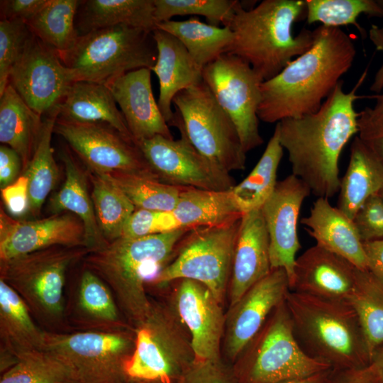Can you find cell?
<instances>
[{
    "instance_id": "6da1fadb",
    "label": "cell",
    "mask_w": 383,
    "mask_h": 383,
    "mask_svg": "<svg viewBox=\"0 0 383 383\" xmlns=\"http://www.w3.org/2000/svg\"><path fill=\"white\" fill-rule=\"evenodd\" d=\"M362 73L349 92L341 80L315 113L277 123L279 141L287 152L292 174L317 198H332L339 191V159L343 149L358 133L355 101L367 76Z\"/></svg>"
},
{
    "instance_id": "7a4b0ae2",
    "label": "cell",
    "mask_w": 383,
    "mask_h": 383,
    "mask_svg": "<svg viewBox=\"0 0 383 383\" xmlns=\"http://www.w3.org/2000/svg\"><path fill=\"white\" fill-rule=\"evenodd\" d=\"M312 46L261 84L259 120L269 123L318 111L352 67L356 49L340 28L320 26Z\"/></svg>"
},
{
    "instance_id": "3957f363",
    "label": "cell",
    "mask_w": 383,
    "mask_h": 383,
    "mask_svg": "<svg viewBox=\"0 0 383 383\" xmlns=\"http://www.w3.org/2000/svg\"><path fill=\"white\" fill-rule=\"evenodd\" d=\"M192 230L180 228L141 238L122 236L84 257V267L108 285L121 313L134 328L147 319L152 307L146 284L172 260Z\"/></svg>"
},
{
    "instance_id": "277c9868",
    "label": "cell",
    "mask_w": 383,
    "mask_h": 383,
    "mask_svg": "<svg viewBox=\"0 0 383 383\" xmlns=\"http://www.w3.org/2000/svg\"><path fill=\"white\" fill-rule=\"evenodd\" d=\"M304 18V0H264L249 9L240 1L226 26L233 33L228 52L248 62L263 81L268 80L312 46L314 30L292 33L294 24Z\"/></svg>"
},
{
    "instance_id": "5b68a950",
    "label": "cell",
    "mask_w": 383,
    "mask_h": 383,
    "mask_svg": "<svg viewBox=\"0 0 383 383\" xmlns=\"http://www.w3.org/2000/svg\"><path fill=\"white\" fill-rule=\"evenodd\" d=\"M294 336L309 357L337 370L367 367L370 355L357 316L349 301L289 290L285 299Z\"/></svg>"
},
{
    "instance_id": "8992f818",
    "label": "cell",
    "mask_w": 383,
    "mask_h": 383,
    "mask_svg": "<svg viewBox=\"0 0 383 383\" xmlns=\"http://www.w3.org/2000/svg\"><path fill=\"white\" fill-rule=\"evenodd\" d=\"M75 81L105 84L128 72L155 65L157 50L152 32L118 25L79 35L58 53Z\"/></svg>"
},
{
    "instance_id": "52a82bcc",
    "label": "cell",
    "mask_w": 383,
    "mask_h": 383,
    "mask_svg": "<svg viewBox=\"0 0 383 383\" xmlns=\"http://www.w3.org/2000/svg\"><path fill=\"white\" fill-rule=\"evenodd\" d=\"M89 250L57 245L0 260V279L22 298L31 314L47 327L65 323L66 273Z\"/></svg>"
},
{
    "instance_id": "ba28073f",
    "label": "cell",
    "mask_w": 383,
    "mask_h": 383,
    "mask_svg": "<svg viewBox=\"0 0 383 383\" xmlns=\"http://www.w3.org/2000/svg\"><path fill=\"white\" fill-rule=\"evenodd\" d=\"M232 367L238 383H277L332 369L299 346L285 300L272 312Z\"/></svg>"
},
{
    "instance_id": "9c48e42d",
    "label": "cell",
    "mask_w": 383,
    "mask_h": 383,
    "mask_svg": "<svg viewBox=\"0 0 383 383\" xmlns=\"http://www.w3.org/2000/svg\"><path fill=\"white\" fill-rule=\"evenodd\" d=\"M169 126L179 125L194 148L223 170L245 168L246 153L238 132L204 81L178 93Z\"/></svg>"
},
{
    "instance_id": "30bf717a",
    "label": "cell",
    "mask_w": 383,
    "mask_h": 383,
    "mask_svg": "<svg viewBox=\"0 0 383 383\" xmlns=\"http://www.w3.org/2000/svg\"><path fill=\"white\" fill-rule=\"evenodd\" d=\"M241 218L221 226L192 229L150 284L162 287L182 279H192L208 287L223 304Z\"/></svg>"
},
{
    "instance_id": "8fae6325",
    "label": "cell",
    "mask_w": 383,
    "mask_h": 383,
    "mask_svg": "<svg viewBox=\"0 0 383 383\" xmlns=\"http://www.w3.org/2000/svg\"><path fill=\"white\" fill-rule=\"evenodd\" d=\"M177 317L152 304L147 319L135 328L134 350L126 365L131 383H176L195 359Z\"/></svg>"
},
{
    "instance_id": "7c38bea8",
    "label": "cell",
    "mask_w": 383,
    "mask_h": 383,
    "mask_svg": "<svg viewBox=\"0 0 383 383\" xmlns=\"http://www.w3.org/2000/svg\"><path fill=\"white\" fill-rule=\"evenodd\" d=\"M135 332L47 331L43 350L61 360L79 383H131L126 365L135 348Z\"/></svg>"
},
{
    "instance_id": "4fadbf2b",
    "label": "cell",
    "mask_w": 383,
    "mask_h": 383,
    "mask_svg": "<svg viewBox=\"0 0 383 383\" xmlns=\"http://www.w3.org/2000/svg\"><path fill=\"white\" fill-rule=\"evenodd\" d=\"M202 78L213 96L233 122L245 153L260 146L257 111L264 82L239 57L226 52L202 70Z\"/></svg>"
},
{
    "instance_id": "5bb4252c",
    "label": "cell",
    "mask_w": 383,
    "mask_h": 383,
    "mask_svg": "<svg viewBox=\"0 0 383 383\" xmlns=\"http://www.w3.org/2000/svg\"><path fill=\"white\" fill-rule=\"evenodd\" d=\"M54 132L66 140L91 172L126 173L160 180L135 143L108 123L57 119Z\"/></svg>"
},
{
    "instance_id": "9a60e30c",
    "label": "cell",
    "mask_w": 383,
    "mask_h": 383,
    "mask_svg": "<svg viewBox=\"0 0 383 383\" xmlns=\"http://www.w3.org/2000/svg\"><path fill=\"white\" fill-rule=\"evenodd\" d=\"M174 126L180 133L177 140L155 135L135 143L160 180L177 187L213 191L231 189L235 184L231 173L201 154L182 127Z\"/></svg>"
},
{
    "instance_id": "2e32d148",
    "label": "cell",
    "mask_w": 383,
    "mask_h": 383,
    "mask_svg": "<svg viewBox=\"0 0 383 383\" xmlns=\"http://www.w3.org/2000/svg\"><path fill=\"white\" fill-rule=\"evenodd\" d=\"M74 82L58 52L33 34L9 84L30 108L46 116L57 110Z\"/></svg>"
},
{
    "instance_id": "e0dca14e",
    "label": "cell",
    "mask_w": 383,
    "mask_h": 383,
    "mask_svg": "<svg viewBox=\"0 0 383 383\" xmlns=\"http://www.w3.org/2000/svg\"><path fill=\"white\" fill-rule=\"evenodd\" d=\"M289 290L286 271L272 269L229 306L221 346V356L226 362L232 365L237 360Z\"/></svg>"
},
{
    "instance_id": "ac0fdd59",
    "label": "cell",
    "mask_w": 383,
    "mask_h": 383,
    "mask_svg": "<svg viewBox=\"0 0 383 383\" xmlns=\"http://www.w3.org/2000/svg\"><path fill=\"white\" fill-rule=\"evenodd\" d=\"M177 282L172 295L174 313L186 327L195 359L222 357L226 313L211 290L189 279Z\"/></svg>"
},
{
    "instance_id": "d6986e66",
    "label": "cell",
    "mask_w": 383,
    "mask_h": 383,
    "mask_svg": "<svg viewBox=\"0 0 383 383\" xmlns=\"http://www.w3.org/2000/svg\"><path fill=\"white\" fill-rule=\"evenodd\" d=\"M310 194L306 184L292 174L277 182L273 193L260 209L269 236L271 268L286 271L289 288L296 255L301 248L297 234L299 216L304 201Z\"/></svg>"
},
{
    "instance_id": "ffe728a7",
    "label": "cell",
    "mask_w": 383,
    "mask_h": 383,
    "mask_svg": "<svg viewBox=\"0 0 383 383\" xmlns=\"http://www.w3.org/2000/svg\"><path fill=\"white\" fill-rule=\"evenodd\" d=\"M57 245L85 247L84 227L77 216L67 213L16 220L1 208L0 260Z\"/></svg>"
},
{
    "instance_id": "44dd1931",
    "label": "cell",
    "mask_w": 383,
    "mask_h": 383,
    "mask_svg": "<svg viewBox=\"0 0 383 383\" xmlns=\"http://www.w3.org/2000/svg\"><path fill=\"white\" fill-rule=\"evenodd\" d=\"M357 268L317 245L296 259L290 290L321 299L349 301Z\"/></svg>"
},
{
    "instance_id": "7402d4cb",
    "label": "cell",
    "mask_w": 383,
    "mask_h": 383,
    "mask_svg": "<svg viewBox=\"0 0 383 383\" xmlns=\"http://www.w3.org/2000/svg\"><path fill=\"white\" fill-rule=\"evenodd\" d=\"M151 70H135L105 84L119 106L134 143L161 135L173 139L152 89Z\"/></svg>"
},
{
    "instance_id": "603a6c76",
    "label": "cell",
    "mask_w": 383,
    "mask_h": 383,
    "mask_svg": "<svg viewBox=\"0 0 383 383\" xmlns=\"http://www.w3.org/2000/svg\"><path fill=\"white\" fill-rule=\"evenodd\" d=\"M272 270L270 240L261 209L243 215L228 286L229 306Z\"/></svg>"
},
{
    "instance_id": "cb8c5ba5",
    "label": "cell",
    "mask_w": 383,
    "mask_h": 383,
    "mask_svg": "<svg viewBox=\"0 0 383 383\" xmlns=\"http://www.w3.org/2000/svg\"><path fill=\"white\" fill-rule=\"evenodd\" d=\"M152 37L157 56L150 70L158 78L160 94L157 104L165 120L170 125L174 116L172 110L174 96L202 82V69L174 35L157 28L152 31Z\"/></svg>"
},
{
    "instance_id": "d4e9b609",
    "label": "cell",
    "mask_w": 383,
    "mask_h": 383,
    "mask_svg": "<svg viewBox=\"0 0 383 383\" xmlns=\"http://www.w3.org/2000/svg\"><path fill=\"white\" fill-rule=\"evenodd\" d=\"M301 223L308 233L322 247L349 261L360 270H367L363 242L353 221L326 198H317L309 215Z\"/></svg>"
},
{
    "instance_id": "484cf974",
    "label": "cell",
    "mask_w": 383,
    "mask_h": 383,
    "mask_svg": "<svg viewBox=\"0 0 383 383\" xmlns=\"http://www.w3.org/2000/svg\"><path fill=\"white\" fill-rule=\"evenodd\" d=\"M70 321L82 331L116 332L130 331L108 285L94 272L84 267L73 306Z\"/></svg>"
},
{
    "instance_id": "4316f807",
    "label": "cell",
    "mask_w": 383,
    "mask_h": 383,
    "mask_svg": "<svg viewBox=\"0 0 383 383\" xmlns=\"http://www.w3.org/2000/svg\"><path fill=\"white\" fill-rule=\"evenodd\" d=\"M57 109L58 120L108 123L133 141L125 118L106 84L74 82Z\"/></svg>"
},
{
    "instance_id": "83f0119b",
    "label": "cell",
    "mask_w": 383,
    "mask_h": 383,
    "mask_svg": "<svg viewBox=\"0 0 383 383\" xmlns=\"http://www.w3.org/2000/svg\"><path fill=\"white\" fill-rule=\"evenodd\" d=\"M65 180L60 190L50 199L48 208L52 215L70 211L82 222L85 230V247L89 252L101 249L109 243L99 228L93 201L89 194L85 172L67 150L61 152Z\"/></svg>"
},
{
    "instance_id": "f1b7e54d",
    "label": "cell",
    "mask_w": 383,
    "mask_h": 383,
    "mask_svg": "<svg viewBox=\"0 0 383 383\" xmlns=\"http://www.w3.org/2000/svg\"><path fill=\"white\" fill-rule=\"evenodd\" d=\"M43 126V116L8 84L0 94V141L19 155L23 171L35 151Z\"/></svg>"
},
{
    "instance_id": "f546056e",
    "label": "cell",
    "mask_w": 383,
    "mask_h": 383,
    "mask_svg": "<svg viewBox=\"0 0 383 383\" xmlns=\"http://www.w3.org/2000/svg\"><path fill=\"white\" fill-rule=\"evenodd\" d=\"M383 188V165L358 138L350 147L348 166L340 179L337 208L351 220L362 205Z\"/></svg>"
},
{
    "instance_id": "4dcf8cb0",
    "label": "cell",
    "mask_w": 383,
    "mask_h": 383,
    "mask_svg": "<svg viewBox=\"0 0 383 383\" xmlns=\"http://www.w3.org/2000/svg\"><path fill=\"white\" fill-rule=\"evenodd\" d=\"M45 332L35 323L22 298L0 279L1 351L18 360L26 353L43 350Z\"/></svg>"
},
{
    "instance_id": "1f68e13d",
    "label": "cell",
    "mask_w": 383,
    "mask_h": 383,
    "mask_svg": "<svg viewBox=\"0 0 383 383\" xmlns=\"http://www.w3.org/2000/svg\"><path fill=\"white\" fill-rule=\"evenodd\" d=\"M75 24L79 35L118 25L150 32L157 28L153 0L80 1Z\"/></svg>"
},
{
    "instance_id": "d6a6232c",
    "label": "cell",
    "mask_w": 383,
    "mask_h": 383,
    "mask_svg": "<svg viewBox=\"0 0 383 383\" xmlns=\"http://www.w3.org/2000/svg\"><path fill=\"white\" fill-rule=\"evenodd\" d=\"M182 228L194 229L231 223L243 216L231 189L213 191L184 187L172 211Z\"/></svg>"
},
{
    "instance_id": "836d02e7",
    "label": "cell",
    "mask_w": 383,
    "mask_h": 383,
    "mask_svg": "<svg viewBox=\"0 0 383 383\" xmlns=\"http://www.w3.org/2000/svg\"><path fill=\"white\" fill-rule=\"evenodd\" d=\"M157 28L177 38L202 70L228 52L233 40V33L228 26L205 23L194 17L162 22L157 24Z\"/></svg>"
},
{
    "instance_id": "e575fe53",
    "label": "cell",
    "mask_w": 383,
    "mask_h": 383,
    "mask_svg": "<svg viewBox=\"0 0 383 383\" xmlns=\"http://www.w3.org/2000/svg\"><path fill=\"white\" fill-rule=\"evenodd\" d=\"M283 152L276 125L256 165L242 182L231 189L234 201L243 214L261 209L273 193L278 182L277 170Z\"/></svg>"
},
{
    "instance_id": "d590c367",
    "label": "cell",
    "mask_w": 383,
    "mask_h": 383,
    "mask_svg": "<svg viewBox=\"0 0 383 383\" xmlns=\"http://www.w3.org/2000/svg\"><path fill=\"white\" fill-rule=\"evenodd\" d=\"M349 302L357 316L371 360L383 346V280L368 270L358 269Z\"/></svg>"
},
{
    "instance_id": "8d00e7d4",
    "label": "cell",
    "mask_w": 383,
    "mask_h": 383,
    "mask_svg": "<svg viewBox=\"0 0 383 383\" xmlns=\"http://www.w3.org/2000/svg\"><path fill=\"white\" fill-rule=\"evenodd\" d=\"M91 199L101 232L108 243L121 238L135 210L125 193L106 176L89 170Z\"/></svg>"
},
{
    "instance_id": "74e56055",
    "label": "cell",
    "mask_w": 383,
    "mask_h": 383,
    "mask_svg": "<svg viewBox=\"0 0 383 383\" xmlns=\"http://www.w3.org/2000/svg\"><path fill=\"white\" fill-rule=\"evenodd\" d=\"M57 116V109L44 118L38 146L23 171L28 179L29 211L33 216L39 215L43 203L58 180L59 170L51 147Z\"/></svg>"
},
{
    "instance_id": "f35d334b",
    "label": "cell",
    "mask_w": 383,
    "mask_h": 383,
    "mask_svg": "<svg viewBox=\"0 0 383 383\" xmlns=\"http://www.w3.org/2000/svg\"><path fill=\"white\" fill-rule=\"evenodd\" d=\"M80 1L48 0L27 24L33 33L58 53L68 50L78 31L76 16Z\"/></svg>"
},
{
    "instance_id": "ab89813d",
    "label": "cell",
    "mask_w": 383,
    "mask_h": 383,
    "mask_svg": "<svg viewBox=\"0 0 383 383\" xmlns=\"http://www.w3.org/2000/svg\"><path fill=\"white\" fill-rule=\"evenodd\" d=\"M102 174L116 184L136 209L172 211L184 187L135 174Z\"/></svg>"
},
{
    "instance_id": "60d3db41",
    "label": "cell",
    "mask_w": 383,
    "mask_h": 383,
    "mask_svg": "<svg viewBox=\"0 0 383 383\" xmlns=\"http://www.w3.org/2000/svg\"><path fill=\"white\" fill-rule=\"evenodd\" d=\"M0 383H79L74 373L45 350L26 353L1 374Z\"/></svg>"
},
{
    "instance_id": "b9f144b4",
    "label": "cell",
    "mask_w": 383,
    "mask_h": 383,
    "mask_svg": "<svg viewBox=\"0 0 383 383\" xmlns=\"http://www.w3.org/2000/svg\"><path fill=\"white\" fill-rule=\"evenodd\" d=\"M306 20L311 24L340 28L353 25L365 36V31L357 22L361 14L383 18V6L373 0H306Z\"/></svg>"
},
{
    "instance_id": "7bdbcfd3",
    "label": "cell",
    "mask_w": 383,
    "mask_h": 383,
    "mask_svg": "<svg viewBox=\"0 0 383 383\" xmlns=\"http://www.w3.org/2000/svg\"><path fill=\"white\" fill-rule=\"evenodd\" d=\"M236 0H153L157 24L177 16L199 15L208 23L227 26L239 4Z\"/></svg>"
},
{
    "instance_id": "ee69618b",
    "label": "cell",
    "mask_w": 383,
    "mask_h": 383,
    "mask_svg": "<svg viewBox=\"0 0 383 383\" xmlns=\"http://www.w3.org/2000/svg\"><path fill=\"white\" fill-rule=\"evenodd\" d=\"M28 24L19 20L0 21V94L9 84L11 72L33 35Z\"/></svg>"
},
{
    "instance_id": "f6af8a7d",
    "label": "cell",
    "mask_w": 383,
    "mask_h": 383,
    "mask_svg": "<svg viewBox=\"0 0 383 383\" xmlns=\"http://www.w3.org/2000/svg\"><path fill=\"white\" fill-rule=\"evenodd\" d=\"M180 228H184L172 211L135 209L123 229L122 236L141 238Z\"/></svg>"
},
{
    "instance_id": "bcb514c9",
    "label": "cell",
    "mask_w": 383,
    "mask_h": 383,
    "mask_svg": "<svg viewBox=\"0 0 383 383\" xmlns=\"http://www.w3.org/2000/svg\"><path fill=\"white\" fill-rule=\"evenodd\" d=\"M176 383H238L233 367L222 357L194 359Z\"/></svg>"
},
{
    "instance_id": "7dc6e473",
    "label": "cell",
    "mask_w": 383,
    "mask_h": 383,
    "mask_svg": "<svg viewBox=\"0 0 383 383\" xmlns=\"http://www.w3.org/2000/svg\"><path fill=\"white\" fill-rule=\"evenodd\" d=\"M353 221L363 243L383 239V198L379 193L362 205Z\"/></svg>"
},
{
    "instance_id": "c3c4849f",
    "label": "cell",
    "mask_w": 383,
    "mask_h": 383,
    "mask_svg": "<svg viewBox=\"0 0 383 383\" xmlns=\"http://www.w3.org/2000/svg\"><path fill=\"white\" fill-rule=\"evenodd\" d=\"M358 138L383 165V113L366 107L359 113Z\"/></svg>"
},
{
    "instance_id": "681fc988",
    "label": "cell",
    "mask_w": 383,
    "mask_h": 383,
    "mask_svg": "<svg viewBox=\"0 0 383 383\" xmlns=\"http://www.w3.org/2000/svg\"><path fill=\"white\" fill-rule=\"evenodd\" d=\"M3 203L8 212L19 217L29 211L28 179L19 176L11 184L1 189Z\"/></svg>"
},
{
    "instance_id": "f907efd6",
    "label": "cell",
    "mask_w": 383,
    "mask_h": 383,
    "mask_svg": "<svg viewBox=\"0 0 383 383\" xmlns=\"http://www.w3.org/2000/svg\"><path fill=\"white\" fill-rule=\"evenodd\" d=\"M48 0L1 1V19L19 20L28 23L44 7Z\"/></svg>"
},
{
    "instance_id": "816d5d0a",
    "label": "cell",
    "mask_w": 383,
    "mask_h": 383,
    "mask_svg": "<svg viewBox=\"0 0 383 383\" xmlns=\"http://www.w3.org/2000/svg\"><path fill=\"white\" fill-rule=\"evenodd\" d=\"M23 169L19 155L8 145L0 146V187L4 188L13 183Z\"/></svg>"
},
{
    "instance_id": "f5cc1de1",
    "label": "cell",
    "mask_w": 383,
    "mask_h": 383,
    "mask_svg": "<svg viewBox=\"0 0 383 383\" xmlns=\"http://www.w3.org/2000/svg\"><path fill=\"white\" fill-rule=\"evenodd\" d=\"M368 270L383 280V239L363 243Z\"/></svg>"
},
{
    "instance_id": "db71d44e",
    "label": "cell",
    "mask_w": 383,
    "mask_h": 383,
    "mask_svg": "<svg viewBox=\"0 0 383 383\" xmlns=\"http://www.w3.org/2000/svg\"><path fill=\"white\" fill-rule=\"evenodd\" d=\"M369 38L376 49L383 54V27L372 25L369 30ZM370 89L377 94L383 90V63L375 74Z\"/></svg>"
},
{
    "instance_id": "11a10c76",
    "label": "cell",
    "mask_w": 383,
    "mask_h": 383,
    "mask_svg": "<svg viewBox=\"0 0 383 383\" xmlns=\"http://www.w3.org/2000/svg\"><path fill=\"white\" fill-rule=\"evenodd\" d=\"M330 383H372L366 367L332 372Z\"/></svg>"
},
{
    "instance_id": "9f6ffc18",
    "label": "cell",
    "mask_w": 383,
    "mask_h": 383,
    "mask_svg": "<svg viewBox=\"0 0 383 383\" xmlns=\"http://www.w3.org/2000/svg\"><path fill=\"white\" fill-rule=\"evenodd\" d=\"M366 369L372 383H383V346L374 353Z\"/></svg>"
},
{
    "instance_id": "6f0895ef",
    "label": "cell",
    "mask_w": 383,
    "mask_h": 383,
    "mask_svg": "<svg viewBox=\"0 0 383 383\" xmlns=\"http://www.w3.org/2000/svg\"><path fill=\"white\" fill-rule=\"evenodd\" d=\"M333 369H330L306 377L282 381L277 383H330Z\"/></svg>"
},
{
    "instance_id": "680465c9",
    "label": "cell",
    "mask_w": 383,
    "mask_h": 383,
    "mask_svg": "<svg viewBox=\"0 0 383 383\" xmlns=\"http://www.w3.org/2000/svg\"><path fill=\"white\" fill-rule=\"evenodd\" d=\"M373 97L376 99V104L373 109L376 111L383 113V93L376 94Z\"/></svg>"
},
{
    "instance_id": "91938a15",
    "label": "cell",
    "mask_w": 383,
    "mask_h": 383,
    "mask_svg": "<svg viewBox=\"0 0 383 383\" xmlns=\"http://www.w3.org/2000/svg\"><path fill=\"white\" fill-rule=\"evenodd\" d=\"M379 194H380V195L382 196V197L383 198V188H382V189L380 191Z\"/></svg>"
},
{
    "instance_id": "94428289",
    "label": "cell",
    "mask_w": 383,
    "mask_h": 383,
    "mask_svg": "<svg viewBox=\"0 0 383 383\" xmlns=\"http://www.w3.org/2000/svg\"><path fill=\"white\" fill-rule=\"evenodd\" d=\"M379 3H380L381 5L383 6V0L379 1Z\"/></svg>"
}]
</instances>
